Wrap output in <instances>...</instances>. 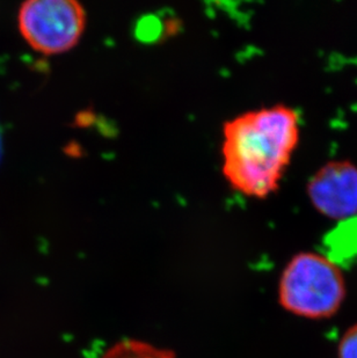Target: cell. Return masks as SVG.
<instances>
[{
	"label": "cell",
	"instance_id": "6da1fadb",
	"mask_svg": "<svg viewBox=\"0 0 357 358\" xmlns=\"http://www.w3.org/2000/svg\"><path fill=\"white\" fill-rule=\"evenodd\" d=\"M300 116L290 106L250 110L223 128V176L245 196L263 199L281 186L300 141Z\"/></svg>",
	"mask_w": 357,
	"mask_h": 358
},
{
	"label": "cell",
	"instance_id": "7a4b0ae2",
	"mask_svg": "<svg viewBox=\"0 0 357 358\" xmlns=\"http://www.w3.org/2000/svg\"><path fill=\"white\" fill-rule=\"evenodd\" d=\"M344 296L346 283L340 268L335 260L323 254H297L281 276V304L293 315L328 318L337 313Z\"/></svg>",
	"mask_w": 357,
	"mask_h": 358
},
{
	"label": "cell",
	"instance_id": "3957f363",
	"mask_svg": "<svg viewBox=\"0 0 357 358\" xmlns=\"http://www.w3.org/2000/svg\"><path fill=\"white\" fill-rule=\"evenodd\" d=\"M19 27L24 40L41 54H63L84 34L86 12L74 0H31L21 6Z\"/></svg>",
	"mask_w": 357,
	"mask_h": 358
},
{
	"label": "cell",
	"instance_id": "277c9868",
	"mask_svg": "<svg viewBox=\"0 0 357 358\" xmlns=\"http://www.w3.org/2000/svg\"><path fill=\"white\" fill-rule=\"evenodd\" d=\"M311 204L334 220L357 215V166L351 160H332L321 166L307 183Z\"/></svg>",
	"mask_w": 357,
	"mask_h": 358
},
{
	"label": "cell",
	"instance_id": "5b68a950",
	"mask_svg": "<svg viewBox=\"0 0 357 358\" xmlns=\"http://www.w3.org/2000/svg\"><path fill=\"white\" fill-rule=\"evenodd\" d=\"M104 358H174V354L144 342L125 340L109 349Z\"/></svg>",
	"mask_w": 357,
	"mask_h": 358
},
{
	"label": "cell",
	"instance_id": "8992f818",
	"mask_svg": "<svg viewBox=\"0 0 357 358\" xmlns=\"http://www.w3.org/2000/svg\"><path fill=\"white\" fill-rule=\"evenodd\" d=\"M339 358H357V324L349 328L341 338Z\"/></svg>",
	"mask_w": 357,
	"mask_h": 358
}]
</instances>
